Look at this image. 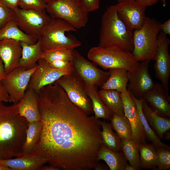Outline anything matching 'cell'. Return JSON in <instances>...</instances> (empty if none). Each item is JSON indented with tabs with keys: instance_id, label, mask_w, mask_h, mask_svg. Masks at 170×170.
I'll return each instance as SVG.
<instances>
[{
	"instance_id": "cell-52",
	"label": "cell",
	"mask_w": 170,
	"mask_h": 170,
	"mask_svg": "<svg viewBox=\"0 0 170 170\" xmlns=\"http://www.w3.org/2000/svg\"><path fill=\"white\" fill-rule=\"evenodd\" d=\"M134 0H117L119 3H122Z\"/></svg>"
},
{
	"instance_id": "cell-36",
	"label": "cell",
	"mask_w": 170,
	"mask_h": 170,
	"mask_svg": "<svg viewBox=\"0 0 170 170\" xmlns=\"http://www.w3.org/2000/svg\"><path fill=\"white\" fill-rule=\"evenodd\" d=\"M47 5L43 0H20L19 4L21 9L37 11L46 10Z\"/></svg>"
},
{
	"instance_id": "cell-41",
	"label": "cell",
	"mask_w": 170,
	"mask_h": 170,
	"mask_svg": "<svg viewBox=\"0 0 170 170\" xmlns=\"http://www.w3.org/2000/svg\"><path fill=\"white\" fill-rule=\"evenodd\" d=\"M20 0H0V1L7 7L14 10L19 7Z\"/></svg>"
},
{
	"instance_id": "cell-6",
	"label": "cell",
	"mask_w": 170,
	"mask_h": 170,
	"mask_svg": "<svg viewBox=\"0 0 170 170\" xmlns=\"http://www.w3.org/2000/svg\"><path fill=\"white\" fill-rule=\"evenodd\" d=\"M87 56L95 64L105 70L120 68L131 71L139 62L132 52L98 46L90 48Z\"/></svg>"
},
{
	"instance_id": "cell-11",
	"label": "cell",
	"mask_w": 170,
	"mask_h": 170,
	"mask_svg": "<svg viewBox=\"0 0 170 170\" xmlns=\"http://www.w3.org/2000/svg\"><path fill=\"white\" fill-rule=\"evenodd\" d=\"M37 67L32 74L27 89H31L37 93L43 87L55 82L62 76L71 72V66L58 69L51 65L49 62L41 58L37 61Z\"/></svg>"
},
{
	"instance_id": "cell-40",
	"label": "cell",
	"mask_w": 170,
	"mask_h": 170,
	"mask_svg": "<svg viewBox=\"0 0 170 170\" xmlns=\"http://www.w3.org/2000/svg\"><path fill=\"white\" fill-rule=\"evenodd\" d=\"M10 102L9 96L1 82H0V102Z\"/></svg>"
},
{
	"instance_id": "cell-33",
	"label": "cell",
	"mask_w": 170,
	"mask_h": 170,
	"mask_svg": "<svg viewBox=\"0 0 170 170\" xmlns=\"http://www.w3.org/2000/svg\"><path fill=\"white\" fill-rule=\"evenodd\" d=\"M129 164L140 170L139 148L133 139H121V150Z\"/></svg>"
},
{
	"instance_id": "cell-44",
	"label": "cell",
	"mask_w": 170,
	"mask_h": 170,
	"mask_svg": "<svg viewBox=\"0 0 170 170\" xmlns=\"http://www.w3.org/2000/svg\"><path fill=\"white\" fill-rule=\"evenodd\" d=\"M6 75L3 61L0 58V82L4 79Z\"/></svg>"
},
{
	"instance_id": "cell-25",
	"label": "cell",
	"mask_w": 170,
	"mask_h": 170,
	"mask_svg": "<svg viewBox=\"0 0 170 170\" xmlns=\"http://www.w3.org/2000/svg\"><path fill=\"white\" fill-rule=\"evenodd\" d=\"M98 159L104 161L110 170H125L127 161L122 152L112 151L103 144L98 154Z\"/></svg>"
},
{
	"instance_id": "cell-21",
	"label": "cell",
	"mask_w": 170,
	"mask_h": 170,
	"mask_svg": "<svg viewBox=\"0 0 170 170\" xmlns=\"http://www.w3.org/2000/svg\"><path fill=\"white\" fill-rule=\"evenodd\" d=\"M142 108L144 116L148 124L156 132L161 139H163L165 133L170 129L169 118L159 115L149 105L144 99Z\"/></svg>"
},
{
	"instance_id": "cell-23",
	"label": "cell",
	"mask_w": 170,
	"mask_h": 170,
	"mask_svg": "<svg viewBox=\"0 0 170 170\" xmlns=\"http://www.w3.org/2000/svg\"><path fill=\"white\" fill-rule=\"evenodd\" d=\"M109 71L110 76L100 87L101 89L115 90L121 93H127L128 91V71L123 69L116 68L109 69Z\"/></svg>"
},
{
	"instance_id": "cell-34",
	"label": "cell",
	"mask_w": 170,
	"mask_h": 170,
	"mask_svg": "<svg viewBox=\"0 0 170 170\" xmlns=\"http://www.w3.org/2000/svg\"><path fill=\"white\" fill-rule=\"evenodd\" d=\"M73 50L58 49L49 51H43L41 58L49 62L58 60L71 61L73 58Z\"/></svg>"
},
{
	"instance_id": "cell-31",
	"label": "cell",
	"mask_w": 170,
	"mask_h": 170,
	"mask_svg": "<svg viewBox=\"0 0 170 170\" xmlns=\"http://www.w3.org/2000/svg\"><path fill=\"white\" fill-rule=\"evenodd\" d=\"M139 150L140 169L156 170L157 153L154 145L146 143L140 145Z\"/></svg>"
},
{
	"instance_id": "cell-48",
	"label": "cell",
	"mask_w": 170,
	"mask_h": 170,
	"mask_svg": "<svg viewBox=\"0 0 170 170\" xmlns=\"http://www.w3.org/2000/svg\"><path fill=\"white\" fill-rule=\"evenodd\" d=\"M0 170H11V169L8 167L0 165Z\"/></svg>"
},
{
	"instance_id": "cell-14",
	"label": "cell",
	"mask_w": 170,
	"mask_h": 170,
	"mask_svg": "<svg viewBox=\"0 0 170 170\" xmlns=\"http://www.w3.org/2000/svg\"><path fill=\"white\" fill-rule=\"evenodd\" d=\"M158 37L156 53L154 60L155 75L167 91L170 75V56L168 48L170 40L167 35L160 31Z\"/></svg>"
},
{
	"instance_id": "cell-7",
	"label": "cell",
	"mask_w": 170,
	"mask_h": 170,
	"mask_svg": "<svg viewBox=\"0 0 170 170\" xmlns=\"http://www.w3.org/2000/svg\"><path fill=\"white\" fill-rule=\"evenodd\" d=\"M46 10L52 18L65 20L77 30L85 27L88 19L80 0H55L47 4Z\"/></svg>"
},
{
	"instance_id": "cell-8",
	"label": "cell",
	"mask_w": 170,
	"mask_h": 170,
	"mask_svg": "<svg viewBox=\"0 0 170 170\" xmlns=\"http://www.w3.org/2000/svg\"><path fill=\"white\" fill-rule=\"evenodd\" d=\"M64 89L71 101L89 115L94 113L86 84L74 71L64 75L55 82Z\"/></svg>"
},
{
	"instance_id": "cell-4",
	"label": "cell",
	"mask_w": 170,
	"mask_h": 170,
	"mask_svg": "<svg viewBox=\"0 0 170 170\" xmlns=\"http://www.w3.org/2000/svg\"><path fill=\"white\" fill-rule=\"evenodd\" d=\"M77 29L67 21L60 18H52L38 39L42 51L58 49H74L80 46L81 42L65 32Z\"/></svg>"
},
{
	"instance_id": "cell-39",
	"label": "cell",
	"mask_w": 170,
	"mask_h": 170,
	"mask_svg": "<svg viewBox=\"0 0 170 170\" xmlns=\"http://www.w3.org/2000/svg\"><path fill=\"white\" fill-rule=\"evenodd\" d=\"M49 63L53 67L58 69H64L71 65V61L63 60H55Z\"/></svg>"
},
{
	"instance_id": "cell-9",
	"label": "cell",
	"mask_w": 170,
	"mask_h": 170,
	"mask_svg": "<svg viewBox=\"0 0 170 170\" xmlns=\"http://www.w3.org/2000/svg\"><path fill=\"white\" fill-rule=\"evenodd\" d=\"M14 11L12 19L19 27L26 34L38 40L52 19L46 10L37 11L18 7Z\"/></svg>"
},
{
	"instance_id": "cell-27",
	"label": "cell",
	"mask_w": 170,
	"mask_h": 170,
	"mask_svg": "<svg viewBox=\"0 0 170 170\" xmlns=\"http://www.w3.org/2000/svg\"><path fill=\"white\" fill-rule=\"evenodd\" d=\"M136 104L138 113L141 122L146 138L151 141L156 148H163L170 150L169 146L162 142L156 133L150 126L145 119L142 110V104L144 99H138L131 94Z\"/></svg>"
},
{
	"instance_id": "cell-51",
	"label": "cell",
	"mask_w": 170,
	"mask_h": 170,
	"mask_svg": "<svg viewBox=\"0 0 170 170\" xmlns=\"http://www.w3.org/2000/svg\"><path fill=\"white\" fill-rule=\"evenodd\" d=\"M162 1L163 6L165 7L166 4V0H158Z\"/></svg>"
},
{
	"instance_id": "cell-15",
	"label": "cell",
	"mask_w": 170,
	"mask_h": 170,
	"mask_svg": "<svg viewBox=\"0 0 170 170\" xmlns=\"http://www.w3.org/2000/svg\"><path fill=\"white\" fill-rule=\"evenodd\" d=\"M115 6L119 17L131 30L133 31L142 26L146 17V7L134 0L119 3Z\"/></svg>"
},
{
	"instance_id": "cell-43",
	"label": "cell",
	"mask_w": 170,
	"mask_h": 170,
	"mask_svg": "<svg viewBox=\"0 0 170 170\" xmlns=\"http://www.w3.org/2000/svg\"><path fill=\"white\" fill-rule=\"evenodd\" d=\"M140 5L146 7L152 6L156 3L158 0H134Z\"/></svg>"
},
{
	"instance_id": "cell-37",
	"label": "cell",
	"mask_w": 170,
	"mask_h": 170,
	"mask_svg": "<svg viewBox=\"0 0 170 170\" xmlns=\"http://www.w3.org/2000/svg\"><path fill=\"white\" fill-rule=\"evenodd\" d=\"M14 11L0 1V29L13 18Z\"/></svg>"
},
{
	"instance_id": "cell-53",
	"label": "cell",
	"mask_w": 170,
	"mask_h": 170,
	"mask_svg": "<svg viewBox=\"0 0 170 170\" xmlns=\"http://www.w3.org/2000/svg\"><path fill=\"white\" fill-rule=\"evenodd\" d=\"M0 160H2V158H1V157H0Z\"/></svg>"
},
{
	"instance_id": "cell-30",
	"label": "cell",
	"mask_w": 170,
	"mask_h": 170,
	"mask_svg": "<svg viewBox=\"0 0 170 170\" xmlns=\"http://www.w3.org/2000/svg\"><path fill=\"white\" fill-rule=\"evenodd\" d=\"M102 130L101 136L102 144L108 149L115 152L121 150V139L115 133L111 124L105 121L99 120Z\"/></svg>"
},
{
	"instance_id": "cell-1",
	"label": "cell",
	"mask_w": 170,
	"mask_h": 170,
	"mask_svg": "<svg viewBox=\"0 0 170 170\" xmlns=\"http://www.w3.org/2000/svg\"><path fill=\"white\" fill-rule=\"evenodd\" d=\"M42 132L31 153L64 170H90L99 162L102 145L99 120L73 103L54 82L38 92Z\"/></svg>"
},
{
	"instance_id": "cell-45",
	"label": "cell",
	"mask_w": 170,
	"mask_h": 170,
	"mask_svg": "<svg viewBox=\"0 0 170 170\" xmlns=\"http://www.w3.org/2000/svg\"><path fill=\"white\" fill-rule=\"evenodd\" d=\"M58 168L49 165L48 166L43 165L39 170H59Z\"/></svg>"
},
{
	"instance_id": "cell-16",
	"label": "cell",
	"mask_w": 170,
	"mask_h": 170,
	"mask_svg": "<svg viewBox=\"0 0 170 170\" xmlns=\"http://www.w3.org/2000/svg\"><path fill=\"white\" fill-rule=\"evenodd\" d=\"M125 116L130 124L133 139L139 148L141 144L146 143L144 129L138 115L136 106L130 93H121Z\"/></svg>"
},
{
	"instance_id": "cell-22",
	"label": "cell",
	"mask_w": 170,
	"mask_h": 170,
	"mask_svg": "<svg viewBox=\"0 0 170 170\" xmlns=\"http://www.w3.org/2000/svg\"><path fill=\"white\" fill-rule=\"evenodd\" d=\"M22 48L21 57L19 66L29 69L33 68L37 64L38 61L41 58L42 53L40 41L38 39L33 44L24 42H20Z\"/></svg>"
},
{
	"instance_id": "cell-47",
	"label": "cell",
	"mask_w": 170,
	"mask_h": 170,
	"mask_svg": "<svg viewBox=\"0 0 170 170\" xmlns=\"http://www.w3.org/2000/svg\"><path fill=\"white\" fill-rule=\"evenodd\" d=\"M125 170H136V169L133 166L128 164L126 167Z\"/></svg>"
},
{
	"instance_id": "cell-46",
	"label": "cell",
	"mask_w": 170,
	"mask_h": 170,
	"mask_svg": "<svg viewBox=\"0 0 170 170\" xmlns=\"http://www.w3.org/2000/svg\"><path fill=\"white\" fill-rule=\"evenodd\" d=\"M94 168L96 170H106V168L104 165L98 163Z\"/></svg>"
},
{
	"instance_id": "cell-18",
	"label": "cell",
	"mask_w": 170,
	"mask_h": 170,
	"mask_svg": "<svg viewBox=\"0 0 170 170\" xmlns=\"http://www.w3.org/2000/svg\"><path fill=\"white\" fill-rule=\"evenodd\" d=\"M22 53L20 42L8 39L0 40V58L6 75L19 67Z\"/></svg>"
},
{
	"instance_id": "cell-20",
	"label": "cell",
	"mask_w": 170,
	"mask_h": 170,
	"mask_svg": "<svg viewBox=\"0 0 170 170\" xmlns=\"http://www.w3.org/2000/svg\"><path fill=\"white\" fill-rule=\"evenodd\" d=\"M16 104L18 112L28 122L41 120L37 93L27 89L24 97Z\"/></svg>"
},
{
	"instance_id": "cell-3",
	"label": "cell",
	"mask_w": 170,
	"mask_h": 170,
	"mask_svg": "<svg viewBox=\"0 0 170 170\" xmlns=\"http://www.w3.org/2000/svg\"><path fill=\"white\" fill-rule=\"evenodd\" d=\"M98 46L132 52L133 31L119 17L115 5L110 6L102 18Z\"/></svg>"
},
{
	"instance_id": "cell-13",
	"label": "cell",
	"mask_w": 170,
	"mask_h": 170,
	"mask_svg": "<svg viewBox=\"0 0 170 170\" xmlns=\"http://www.w3.org/2000/svg\"><path fill=\"white\" fill-rule=\"evenodd\" d=\"M150 61L138 62L133 70L128 71V90L138 99H141L144 94L150 90L155 83L149 70Z\"/></svg>"
},
{
	"instance_id": "cell-29",
	"label": "cell",
	"mask_w": 170,
	"mask_h": 170,
	"mask_svg": "<svg viewBox=\"0 0 170 170\" xmlns=\"http://www.w3.org/2000/svg\"><path fill=\"white\" fill-rule=\"evenodd\" d=\"M42 129L41 120L28 122L23 147V153L30 154L32 152L39 140Z\"/></svg>"
},
{
	"instance_id": "cell-2",
	"label": "cell",
	"mask_w": 170,
	"mask_h": 170,
	"mask_svg": "<svg viewBox=\"0 0 170 170\" xmlns=\"http://www.w3.org/2000/svg\"><path fill=\"white\" fill-rule=\"evenodd\" d=\"M0 102V156L2 159L23 154L28 122L18 112L16 104Z\"/></svg>"
},
{
	"instance_id": "cell-24",
	"label": "cell",
	"mask_w": 170,
	"mask_h": 170,
	"mask_svg": "<svg viewBox=\"0 0 170 170\" xmlns=\"http://www.w3.org/2000/svg\"><path fill=\"white\" fill-rule=\"evenodd\" d=\"M87 94L91 101L94 116L97 119L110 120L113 113L103 102L99 95L98 86L86 84Z\"/></svg>"
},
{
	"instance_id": "cell-17",
	"label": "cell",
	"mask_w": 170,
	"mask_h": 170,
	"mask_svg": "<svg viewBox=\"0 0 170 170\" xmlns=\"http://www.w3.org/2000/svg\"><path fill=\"white\" fill-rule=\"evenodd\" d=\"M162 85L155 83L153 87L145 93L143 99L151 106L152 109L160 116L170 117V96Z\"/></svg>"
},
{
	"instance_id": "cell-49",
	"label": "cell",
	"mask_w": 170,
	"mask_h": 170,
	"mask_svg": "<svg viewBox=\"0 0 170 170\" xmlns=\"http://www.w3.org/2000/svg\"><path fill=\"white\" fill-rule=\"evenodd\" d=\"M168 131H167L165 133L163 137L165 136L166 139H169L170 138V132Z\"/></svg>"
},
{
	"instance_id": "cell-5",
	"label": "cell",
	"mask_w": 170,
	"mask_h": 170,
	"mask_svg": "<svg viewBox=\"0 0 170 170\" xmlns=\"http://www.w3.org/2000/svg\"><path fill=\"white\" fill-rule=\"evenodd\" d=\"M160 23L146 17L142 26L133 31V48L132 52L138 62L154 60Z\"/></svg>"
},
{
	"instance_id": "cell-42",
	"label": "cell",
	"mask_w": 170,
	"mask_h": 170,
	"mask_svg": "<svg viewBox=\"0 0 170 170\" xmlns=\"http://www.w3.org/2000/svg\"><path fill=\"white\" fill-rule=\"evenodd\" d=\"M160 31H162L166 35H170V19H169L167 20L162 24H161L160 25Z\"/></svg>"
},
{
	"instance_id": "cell-10",
	"label": "cell",
	"mask_w": 170,
	"mask_h": 170,
	"mask_svg": "<svg viewBox=\"0 0 170 170\" xmlns=\"http://www.w3.org/2000/svg\"><path fill=\"white\" fill-rule=\"evenodd\" d=\"M26 69L19 66L6 75L1 81L9 97L10 102L17 103L24 96L31 76L37 67Z\"/></svg>"
},
{
	"instance_id": "cell-12",
	"label": "cell",
	"mask_w": 170,
	"mask_h": 170,
	"mask_svg": "<svg viewBox=\"0 0 170 170\" xmlns=\"http://www.w3.org/2000/svg\"><path fill=\"white\" fill-rule=\"evenodd\" d=\"M73 51V58L71 62L74 71L86 84L100 87L109 77V71L100 69L75 49Z\"/></svg>"
},
{
	"instance_id": "cell-28",
	"label": "cell",
	"mask_w": 170,
	"mask_h": 170,
	"mask_svg": "<svg viewBox=\"0 0 170 170\" xmlns=\"http://www.w3.org/2000/svg\"><path fill=\"white\" fill-rule=\"evenodd\" d=\"M98 92L103 102L113 113L125 115L120 93L115 90L103 89L98 91Z\"/></svg>"
},
{
	"instance_id": "cell-19",
	"label": "cell",
	"mask_w": 170,
	"mask_h": 170,
	"mask_svg": "<svg viewBox=\"0 0 170 170\" xmlns=\"http://www.w3.org/2000/svg\"><path fill=\"white\" fill-rule=\"evenodd\" d=\"M47 160L42 156L33 153L23 154L14 158L0 160V165L11 170H38Z\"/></svg>"
},
{
	"instance_id": "cell-35",
	"label": "cell",
	"mask_w": 170,
	"mask_h": 170,
	"mask_svg": "<svg viewBox=\"0 0 170 170\" xmlns=\"http://www.w3.org/2000/svg\"><path fill=\"white\" fill-rule=\"evenodd\" d=\"M157 153V170L170 169V151L163 148H156Z\"/></svg>"
},
{
	"instance_id": "cell-38",
	"label": "cell",
	"mask_w": 170,
	"mask_h": 170,
	"mask_svg": "<svg viewBox=\"0 0 170 170\" xmlns=\"http://www.w3.org/2000/svg\"><path fill=\"white\" fill-rule=\"evenodd\" d=\"M99 1L100 0H80L83 6L89 13L99 8Z\"/></svg>"
},
{
	"instance_id": "cell-50",
	"label": "cell",
	"mask_w": 170,
	"mask_h": 170,
	"mask_svg": "<svg viewBox=\"0 0 170 170\" xmlns=\"http://www.w3.org/2000/svg\"><path fill=\"white\" fill-rule=\"evenodd\" d=\"M43 0L47 4H49V3H50L53 2L55 0Z\"/></svg>"
},
{
	"instance_id": "cell-32",
	"label": "cell",
	"mask_w": 170,
	"mask_h": 170,
	"mask_svg": "<svg viewBox=\"0 0 170 170\" xmlns=\"http://www.w3.org/2000/svg\"><path fill=\"white\" fill-rule=\"evenodd\" d=\"M111 125L121 139H133L132 132L130 122L125 115L113 113Z\"/></svg>"
},
{
	"instance_id": "cell-26",
	"label": "cell",
	"mask_w": 170,
	"mask_h": 170,
	"mask_svg": "<svg viewBox=\"0 0 170 170\" xmlns=\"http://www.w3.org/2000/svg\"><path fill=\"white\" fill-rule=\"evenodd\" d=\"M7 39L25 42L29 44H34L38 40L22 31L13 19L0 29V40Z\"/></svg>"
}]
</instances>
